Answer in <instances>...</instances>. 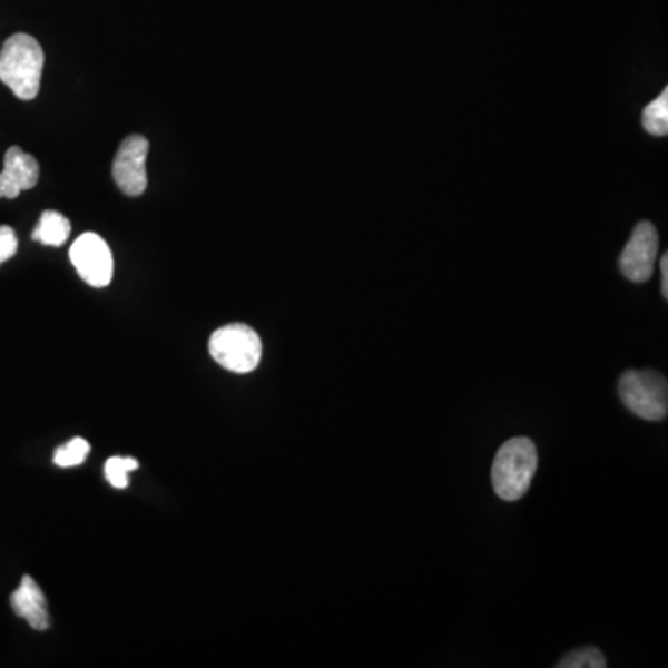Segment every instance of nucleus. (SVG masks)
<instances>
[{"label": "nucleus", "instance_id": "nucleus-1", "mask_svg": "<svg viewBox=\"0 0 668 668\" xmlns=\"http://www.w3.org/2000/svg\"><path fill=\"white\" fill-rule=\"evenodd\" d=\"M45 55L38 39L13 33L0 49V80L21 100L38 97Z\"/></svg>", "mask_w": 668, "mask_h": 668}, {"label": "nucleus", "instance_id": "nucleus-2", "mask_svg": "<svg viewBox=\"0 0 668 668\" xmlns=\"http://www.w3.org/2000/svg\"><path fill=\"white\" fill-rule=\"evenodd\" d=\"M539 466V451L528 436H514L501 445L492 464V487L503 501H518L528 494Z\"/></svg>", "mask_w": 668, "mask_h": 668}, {"label": "nucleus", "instance_id": "nucleus-3", "mask_svg": "<svg viewBox=\"0 0 668 668\" xmlns=\"http://www.w3.org/2000/svg\"><path fill=\"white\" fill-rule=\"evenodd\" d=\"M208 350L212 358L228 372L249 373L261 364L262 340L249 325L230 323L212 334Z\"/></svg>", "mask_w": 668, "mask_h": 668}, {"label": "nucleus", "instance_id": "nucleus-4", "mask_svg": "<svg viewBox=\"0 0 668 668\" xmlns=\"http://www.w3.org/2000/svg\"><path fill=\"white\" fill-rule=\"evenodd\" d=\"M618 394L628 411L648 422H661L668 412V383L654 370H631L618 381Z\"/></svg>", "mask_w": 668, "mask_h": 668}, {"label": "nucleus", "instance_id": "nucleus-5", "mask_svg": "<svg viewBox=\"0 0 668 668\" xmlns=\"http://www.w3.org/2000/svg\"><path fill=\"white\" fill-rule=\"evenodd\" d=\"M72 266L78 275L94 288H105L111 283L114 258L111 250L99 234L84 233L75 239L69 250Z\"/></svg>", "mask_w": 668, "mask_h": 668}, {"label": "nucleus", "instance_id": "nucleus-6", "mask_svg": "<svg viewBox=\"0 0 668 668\" xmlns=\"http://www.w3.org/2000/svg\"><path fill=\"white\" fill-rule=\"evenodd\" d=\"M147 153L149 141L139 134L128 136L119 145L111 166V177L122 194L138 197L147 189Z\"/></svg>", "mask_w": 668, "mask_h": 668}, {"label": "nucleus", "instance_id": "nucleus-7", "mask_svg": "<svg viewBox=\"0 0 668 668\" xmlns=\"http://www.w3.org/2000/svg\"><path fill=\"white\" fill-rule=\"evenodd\" d=\"M657 255H659V234L650 222L635 227L628 245L620 256V272L631 283H646L654 275Z\"/></svg>", "mask_w": 668, "mask_h": 668}, {"label": "nucleus", "instance_id": "nucleus-8", "mask_svg": "<svg viewBox=\"0 0 668 668\" xmlns=\"http://www.w3.org/2000/svg\"><path fill=\"white\" fill-rule=\"evenodd\" d=\"M39 180V164L21 147H10L4 155V169L0 173V199H16L32 189Z\"/></svg>", "mask_w": 668, "mask_h": 668}, {"label": "nucleus", "instance_id": "nucleus-9", "mask_svg": "<svg viewBox=\"0 0 668 668\" xmlns=\"http://www.w3.org/2000/svg\"><path fill=\"white\" fill-rule=\"evenodd\" d=\"M11 607L17 617L27 620L28 626L38 631H45L50 626L49 609H47V598L43 590L39 589L36 579L24 576L21 584L17 587L16 592L11 595Z\"/></svg>", "mask_w": 668, "mask_h": 668}, {"label": "nucleus", "instance_id": "nucleus-10", "mask_svg": "<svg viewBox=\"0 0 668 668\" xmlns=\"http://www.w3.org/2000/svg\"><path fill=\"white\" fill-rule=\"evenodd\" d=\"M71 234V222L60 212L45 210L39 217L38 227L33 228L32 238L43 245L60 247Z\"/></svg>", "mask_w": 668, "mask_h": 668}, {"label": "nucleus", "instance_id": "nucleus-11", "mask_svg": "<svg viewBox=\"0 0 668 668\" xmlns=\"http://www.w3.org/2000/svg\"><path fill=\"white\" fill-rule=\"evenodd\" d=\"M642 127L651 136H667L668 134V89H662V94L657 99L651 100L642 111Z\"/></svg>", "mask_w": 668, "mask_h": 668}, {"label": "nucleus", "instance_id": "nucleus-12", "mask_svg": "<svg viewBox=\"0 0 668 668\" xmlns=\"http://www.w3.org/2000/svg\"><path fill=\"white\" fill-rule=\"evenodd\" d=\"M559 668H606V657L595 646H584L579 650H573L568 656L562 657L557 662Z\"/></svg>", "mask_w": 668, "mask_h": 668}, {"label": "nucleus", "instance_id": "nucleus-13", "mask_svg": "<svg viewBox=\"0 0 668 668\" xmlns=\"http://www.w3.org/2000/svg\"><path fill=\"white\" fill-rule=\"evenodd\" d=\"M138 468L139 462L136 459H130V456H111L105 464L106 479L116 489H127L128 472H134Z\"/></svg>", "mask_w": 668, "mask_h": 668}, {"label": "nucleus", "instance_id": "nucleus-14", "mask_svg": "<svg viewBox=\"0 0 668 668\" xmlns=\"http://www.w3.org/2000/svg\"><path fill=\"white\" fill-rule=\"evenodd\" d=\"M88 455V442L80 439V436H75L69 444L61 445V448L56 450L55 464H58V466L61 468L78 466V464H82V462L86 461V456Z\"/></svg>", "mask_w": 668, "mask_h": 668}, {"label": "nucleus", "instance_id": "nucleus-15", "mask_svg": "<svg viewBox=\"0 0 668 668\" xmlns=\"http://www.w3.org/2000/svg\"><path fill=\"white\" fill-rule=\"evenodd\" d=\"M17 247H19V242H17L13 228L8 227V225H0V266L16 255Z\"/></svg>", "mask_w": 668, "mask_h": 668}, {"label": "nucleus", "instance_id": "nucleus-16", "mask_svg": "<svg viewBox=\"0 0 668 668\" xmlns=\"http://www.w3.org/2000/svg\"><path fill=\"white\" fill-rule=\"evenodd\" d=\"M661 294L665 299H668V255L661 256Z\"/></svg>", "mask_w": 668, "mask_h": 668}]
</instances>
